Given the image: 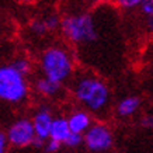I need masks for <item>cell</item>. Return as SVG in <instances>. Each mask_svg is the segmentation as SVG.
<instances>
[{"label": "cell", "instance_id": "3", "mask_svg": "<svg viewBox=\"0 0 153 153\" xmlns=\"http://www.w3.org/2000/svg\"><path fill=\"white\" fill-rule=\"evenodd\" d=\"M30 93L27 77L14 69L11 63L0 65V100L10 104H20Z\"/></svg>", "mask_w": 153, "mask_h": 153}, {"label": "cell", "instance_id": "7", "mask_svg": "<svg viewBox=\"0 0 153 153\" xmlns=\"http://www.w3.org/2000/svg\"><path fill=\"white\" fill-rule=\"evenodd\" d=\"M52 120H53V115H52V111L48 107H41V108H38L35 111L33 120H31V124H33L34 134H35L37 139L41 140L48 139Z\"/></svg>", "mask_w": 153, "mask_h": 153}, {"label": "cell", "instance_id": "16", "mask_svg": "<svg viewBox=\"0 0 153 153\" xmlns=\"http://www.w3.org/2000/svg\"><path fill=\"white\" fill-rule=\"evenodd\" d=\"M139 9L146 19L153 17V0H142L139 4Z\"/></svg>", "mask_w": 153, "mask_h": 153}, {"label": "cell", "instance_id": "5", "mask_svg": "<svg viewBox=\"0 0 153 153\" xmlns=\"http://www.w3.org/2000/svg\"><path fill=\"white\" fill-rule=\"evenodd\" d=\"M83 143L94 153L107 152L112 148L114 136L110 126L104 122H94L83 134Z\"/></svg>", "mask_w": 153, "mask_h": 153}, {"label": "cell", "instance_id": "10", "mask_svg": "<svg viewBox=\"0 0 153 153\" xmlns=\"http://www.w3.org/2000/svg\"><path fill=\"white\" fill-rule=\"evenodd\" d=\"M142 105V100L136 96H126V97L121 98L118 104H117V115L121 118H129V117L135 115L136 111Z\"/></svg>", "mask_w": 153, "mask_h": 153}, {"label": "cell", "instance_id": "8", "mask_svg": "<svg viewBox=\"0 0 153 153\" xmlns=\"http://www.w3.org/2000/svg\"><path fill=\"white\" fill-rule=\"evenodd\" d=\"M66 121H68L70 132L82 134V135L86 132V129H87L88 126L93 124L91 114H90L87 110H84V108H79V110L72 111L70 115L66 118Z\"/></svg>", "mask_w": 153, "mask_h": 153}, {"label": "cell", "instance_id": "20", "mask_svg": "<svg viewBox=\"0 0 153 153\" xmlns=\"http://www.w3.org/2000/svg\"><path fill=\"white\" fill-rule=\"evenodd\" d=\"M20 3H24V4H30V3H34L35 0H17Z\"/></svg>", "mask_w": 153, "mask_h": 153}, {"label": "cell", "instance_id": "9", "mask_svg": "<svg viewBox=\"0 0 153 153\" xmlns=\"http://www.w3.org/2000/svg\"><path fill=\"white\" fill-rule=\"evenodd\" d=\"M34 87H35V91L44 98H56L63 91V84L53 82V80L48 79L45 76L35 80Z\"/></svg>", "mask_w": 153, "mask_h": 153}, {"label": "cell", "instance_id": "12", "mask_svg": "<svg viewBox=\"0 0 153 153\" xmlns=\"http://www.w3.org/2000/svg\"><path fill=\"white\" fill-rule=\"evenodd\" d=\"M11 66L14 69L20 72V73L27 77L28 74L33 72V63L28 58H24V56H20V58H16V59L11 62Z\"/></svg>", "mask_w": 153, "mask_h": 153}, {"label": "cell", "instance_id": "21", "mask_svg": "<svg viewBox=\"0 0 153 153\" xmlns=\"http://www.w3.org/2000/svg\"><path fill=\"white\" fill-rule=\"evenodd\" d=\"M90 1H105V0H90Z\"/></svg>", "mask_w": 153, "mask_h": 153}, {"label": "cell", "instance_id": "6", "mask_svg": "<svg viewBox=\"0 0 153 153\" xmlns=\"http://www.w3.org/2000/svg\"><path fill=\"white\" fill-rule=\"evenodd\" d=\"M6 136H7L9 145L16 146V148H27L30 145H33L34 139H35V134H34L31 120L20 118V120L14 121L9 126Z\"/></svg>", "mask_w": 153, "mask_h": 153}, {"label": "cell", "instance_id": "13", "mask_svg": "<svg viewBox=\"0 0 153 153\" xmlns=\"http://www.w3.org/2000/svg\"><path fill=\"white\" fill-rule=\"evenodd\" d=\"M30 30H31L35 35H45L47 33H49L44 17H42V19H34L33 21L30 23Z\"/></svg>", "mask_w": 153, "mask_h": 153}, {"label": "cell", "instance_id": "19", "mask_svg": "<svg viewBox=\"0 0 153 153\" xmlns=\"http://www.w3.org/2000/svg\"><path fill=\"white\" fill-rule=\"evenodd\" d=\"M140 125L143 126V128H152L153 126V118L152 115H145L142 117V120H140Z\"/></svg>", "mask_w": 153, "mask_h": 153}, {"label": "cell", "instance_id": "18", "mask_svg": "<svg viewBox=\"0 0 153 153\" xmlns=\"http://www.w3.org/2000/svg\"><path fill=\"white\" fill-rule=\"evenodd\" d=\"M7 148H9V140L6 132L0 131V153H7Z\"/></svg>", "mask_w": 153, "mask_h": 153}, {"label": "cell", "instance_id": "4", "mask_svg": "<svg viewBox=\"0 0 153 153\" xmlns=\"http://www.w3.org/2000/svg\"><path fill=\"white\" fill-rule=\"evenodd\" d=\"M63 37L72 44H90L98 38L94 19L90 14L68 16L59 24Z\"/></svg>", "mask_w": 153, "mask_h": 153}, {"label": "cell", "instance_id": "2", "mask_svg": "<svg viewBox=\"0 0 153 153\" xmlns=\"http://www.w3.org/2000/svg\"><path fill=\"white\" fill-rule=\"evenodd\" d=\"M39 66L45 77L63 84L73 74L74 58L68 48L55 45L42 52Z\"/></svg>", "mask_w": 153, "mask_h": 153}, {"label": "cell", "instance_id": "15", "mask_svg": "<svg viewBox=\"0 0 153 153\" xmlns=\"http://www.w3.org/2000/svg\"><path fill=\"white\" fill-rule=\"evenodd\" d=\"M140 1H142V0H114V3H115L120 9H124V10L136 9V7H139Z\"/></svg>", "mask_w": 153, "mask_h": 153}, {"label": "cell", "instance_id": "1", "mask_svg": "<svg viewBox=\"0 0 153 153\" xmlns=\"http://www.w3.org/2000/svg\"><path fill=\"white\" fill-rule=\"evenodd\" d=\"M73 96L90 114L104 115L111 102L110 87L91 73L80 74L73 83Z\"/></svg>", "mask_w": 153, "mask_h": 153}, {"label": "cell", "instance_id": "14", "mask_svg": "<svg viewBox=\"0 0 153 153\" xmlns=\"http://www.w3.org/2000/svg\"><path fill=\"white\" fill-rule=\"evenodd\" d=\"M83 143V135L82 134H74V132H70L69 136L66 138V140L63 142V145L69 146V148H77Z\"/></svg>", "mask_w": 153, "mask_h": 153}, {"label": "cell", "instance_id": "17", "mask_svg": "<svg viewBox=\"0 0 153 153\" xmlns=\"http://www.w3.org/2000/svg\"><path fill=\"white\" fill-rule=\"evenodd\" d=\"M60 145L62 143H59V142L51 139V138H48V139L44 142V146H42V148L45 149V152L47 153H56L60 149Z\"/></svg>", "mask_w": 153, "mask_h": 153}, {"label": "cell", "instance_id": "11", "mask_svg": "<svg viewBox=\"0 0 153 153\" xmlns=\"http://www.w3.org/2000/svg\"><path fill=\"white\" fill-rule=\"evenodd\" d=\"M70 129L69 125H68V121H66L65 117H56L52 120L51 128H49V136L51 139L59 142V143H63L66 140V138L69 136Z\"/></svg>", "mask_w": 153, "mask_h": 153}]
</instances>
